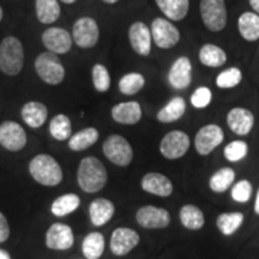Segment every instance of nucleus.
I'll use <instances>...</instances> for the list:
<instances>
[{
	"mask_svg": "<svg viewBox=\"0 0 259 259\" xmlns=\"http://www.w3.org/2000/svg\"><path fill=\"white\" fill-rule=\"evenodd\" d=\"M139 242L138 233L131 228H116L111 238V250L115 255H125Z\"/></svg>",
	"mask_w": 259,
	"mask_h": 259,
	"instance_id": "17",
	"label": "nucleus"
},
{
	"mask_svg": "<svg viewBox=\"0 0 259 259\" xmlns=\"http://www.w3.org/2000/svg\"><path fill=\"white\" fill-rule=\"evenodd\" d=\"M107 178L108 177H107L106 167L99 158L88 156L80 161L77 179L84 192H99L105 187Z\"/></svg>",
	"mask_w": 259,
	"mask_h": 259,
	"instance_id": "1",
	"label": "nucleus"
},
{
	"mask_svg": "<svg viewBox=\"0 0 259 259\" xmlns=\"http://www.w3.org/2000/svg\"><path fill=\"white\" fill-rule=\"evenodd\" d=\"M50 132L57 141H66L70 139L72 134V126H71L70 118L65 114H58L51 120Z\"/></svg>",
	"mask_w": 259,
	"mask_h": 259,
	"instance_id": "35",
	"label": "nucleus"
},
{
	"mask_svg": "<svg viewBox=\"0 0 259 259\" xmlns=\"http://www.w3.org/2000/svg\"><path fill=\"white\" fill-rule=\"evenodd\" d=\"M200 17L204 25L212 32H219L227 24V8L225 0H200Z\"/></svg>",
	"mask_w": 259,
	"mask_h": 259,
	"instance_id": "5",
	"label": "nucleus"
},
{
	"mask_svg": "<svg viewBox=\"0 0 259 259\" xmlns=\"http://www.w3.org/2000/svg\"><path fill=\"white\" fill-rule=\"evenodd\" d=\"M0 259H11L10 258V254L4 250H0Z\"/></svg>",
	"mask_w": 259,
	"mask_h": 259,
	"instance_id": "44",
	"label": "nucleus"
},
{
	"mask_svg": "<svg viewBox=\"0 0 259 259\" xmlns=\"http://www.w3.org/2000/svg\"><path fill=\"white\" fill-rule=\"evenodd\" d=\"M24 65V48L15 36H8L0 44V71L8 76H16Z\"/></svg>",
	"mask_w": 259,
	"mask_h": 259,
	"instance_id": "3",
	"label": "nucleus"
},
{
	"mask_svg": "<svg viewBox=\"0 0 259 259\" xmlns=\"http://www.w3.org/2000/svg\"><path fill=\"white\" fill-rule=\"evenodd\" d=\"M145 85V78L142 73L130 72L122 76L119 80V90L124 95H135L141 92Z\"/></svg>",
	"mask_w": 259,
	"mask_h": 259,
	"instance_id": "33",
	"label": "nucleus"
},
{
	"mask_svg": "<svg viewBox=\"0 0 259 259\" xmlns=\"http://www.w3.org/2000/svg\"><path fill=\"white\" fill-rule=\"evenodd\" d=\"M61 2L65 3V4H73V3H76L77 0H61Z\"/></svg>",
	"mask_w": 259,
	"mask_h": 259,
	"instance_id": "46",
	"label": "nucleus"
},
{
	"mask_svg": "<svg viewBox=\"0 0 259 259\" xmlns=\"http://www.w3.org/2000/svg\"><path fill=\"white\" fill-rule=\"evenodd\" d=\"M242 80V72L238 67H231L222 71L216 78V85L221 89L235 88Z\"/></svg>",
	"mask_w": 259,
	"mask_h": 259,
	"instance_id": "37",
	"label": "nucleus"
},
{
	"mask_svg": "<svg viewBox=\"0 0 259 259\" xmlns=\"http://www.w3.org/2000/svg\"><path fill=\"white\" fill-rule=\"evenodd\" d=\"M248 153V145L244 141H233L227 144L223 154L225 157L231 162H238L244 158Z\"/></svg>",
	"mask_w": 259,
	"mask_h": 259,
	"instance_id": "38",
	"label": "nucleus"
},
{
	"mask_svg": "<svg viewBox=\"0 0 259 259\" xmlns=\"http://www.w3.org/2000/svg\"><path fill=\"white\" fill-rule=\"evenodd\" d=\"M37 76L50 85H58L65 78V67L59 57L52 52H44L35 59Z\"/></svg>",
	"mask_w": 259,
	"mask_h": 259,
	"instance_id": "4",
	"label": "nucleus"
},
{
	"mask_svg": "<svg viewBox=\"0 0 259 259\" xmlns=\"http://www.w3.org/2000/svg\"><path fill=\"white\" fill-rule=\"evenodd\" d=\"M180 221L187 229L198 231L204 226V213L198 206L187 204L180 210Z\"/></svg>",
	"mask_w": 259,
	"mask_h": 259,
	"instance_id": "29",
	"label": "nucleus"
},
{
	"mask_svg": "<svg viewBox=\"0 0 259 259\" xmlns=\"http://www.w3.org/2000/svg\"><path fill=\"white\" fill-rule=\"evenodd\" d=\"M162 14L170 21H181L186 17L190 0H155Z\"/></svg>",
	"mask_w": 259,
	"mask_h": 259,
	"instance_id": "23",
	"label": "nucleus"
},
{
	"mask_svg": "<svg viewBox=\"0 0 259 259\" xmlns=\"http://www.w3.org/2000/svg\"><path fill=\"white\" fill-rule=\"evenodd\" d=\"M250 2L251 8L254 10V12L259 16V0H248Z\"/></svg>",
	"mask_w": 259,
	"mask_h": 259,
	"instance_id": "42",
	"label": "nucleus"
},
{
	"mask_svg": "<svg viewBox=\"0 0 259 259\" xmlns=\"http://www.w3.org/2000/svg\"><path fill=\"white\" fill-rule=\"evenodd\" d=\"M151 37L161 50H169L180 41V31L166 18H156L151 23Z\"/></svg>",
	"mask_w": 259,
	"mask_h": 259,
	"instance_id": "7",
	"label": "nucleus"
},
{
	"mask_svg": "<svg viewBox=\"0 0 259 259\" xmlns=\"http://www.w3.org/2000/svg\"><path fill=\"white\" fill-rule=\"evenodd\" d=\"M100 29L92 17H80L72 28V38L80 48H93L99 42Z\"/></svg>",
	"mask_w": 259,
	"mask_h": 259,
	"instance_id": "8",
	"label": "nucleus"
},
{
	"mask_svg": "<svg viewBox=\"0 0 259 259\" xmlns=\"http://www.w3.org/2000/svg\"><path fill=\"white\" fill-rule=\"evenodd\" d=\"M102 150L105 156L116 166H128L134 158V150L131 145L120 135H111L103 142Z\"/></svg>",
	"mask_w": 259,
	"mask_h": 259,
	"instance_id": "6",
	"label": "nucleus"
},
{
	"mask_svg": "<svg viewBox=\"0 0 259 259\" xmlns=\"http://www.w3.org/2000/svg\"><path fill=\"white\" fill-rule=\"evenodd\" d=\"M242 221H244V215L241 212H225L221 213L216 220V225L222 234L232 235L240 228Z\"/></svg>",
	"mask_w": 259,
	"mask_h": 259,
	"instance_id": "34",
	"label": "nucleus"
},
{
	"mask_svg": "<svg viewBox=\"0 0 259 259\" xmlns=\"http://www.w3.org/2000/svg\"><path fill=\"white\" fill-rule=\"evenodd\" d=\"M223 138H225V134L219 125L209 124L203 126L197 132L196 138H194V147H196L197 153L202 156H206L222 143Z\"/></svg>",
	"mask_w": 259,
	"mask_h": 259,
	"instance_id": "9",
	"label": "nucleus"
},
{
	"mask_svg": "<svg viewBox=\"0 0 259 259\" xmlns=\"http://www.w3.org/2000/svg\"><path fill=\"white\" fill-rule=\"evenodd\" d=\"M83 253L87 259H99L105 250V238L101 233L94 232L85 236L82 245Z\"/></svg>",
	"mask_w": 259,
	"mask_h": 259,
	"instance_id": "30",
	"label": "nucleus"
},
{
	"mask_svg": "<svg viewBox=\"0 0 259 259\" xmlns=\"http://www.w3.org/2000/svg\"><path fill=\"white\" fill-rule=\"evenodd\" d=\"M252 196V185L248 180H240L232 189V198L235 202L246 203Z\"/></svg>",
	"mask_w": 259,
	"mask_h": 259,
	"instance_id": "39",
	"label": "nucleus"
},
{
	"mask_svg": "<svg viewBox=\"0 0 259 259\" xmlns=\"http://www.w3.org/2000/svg\"><path fill=\"white\" fill-rule=\"evenodd\" d=\"M142 189L145 192L168 197L173 192V184L166 176L160 173H148L142 179Z\"/></svg>",
	"mask_w": 259,
	"mask_h": 259,
	"instance_id": "20",
	"label": "nucleus"
},
{
	"mask_svg": "<svg viewBox=\"0 0 259 259\" xmlns=\"http://www.w3.org/2000/svg\"><path fill=\"white\" fill-rule=\"evenodd\" d=\"M199 61L204 66L220 67L226 64L227 54L221 47L212 44H206L199 51Z\"/></svg>",
	"mask_w": 259,
	"mask_h": 259,
	"instance_id": "27",
	"label": "nucleus"
},
{
	"mask_svg": "<svg viewBox=\"0 0 259 259\" xmlns=\"http://www.w3.org/2000/svg\"><path fill=\"white\" fill-rule=\"evenodd\" d=\"M3 16H4V12H3V9H2V6H0V22H2V19H3Z\"/></svg>",
	"mask_w": 259,
	"mask_h": 259,
	"instance_id": "47",
	"label": "nucleus"
},
{
	"mask_svg": "<svg viewBox=\"0 0 259 259\" xmlns=\"http://www.w3.org/2000/svg\"><path fill=\"white\" fill-rule=\"evenodd\" d=\"M238 29L244 40L257 41L259 38V16L255 12H244L238 19Z\"/></svg>",
	"mask_w": 259,
	"mask_h": 259,
	"instance_id": "24",
	"label": "nucleus"
},
{
	"mask_svg": "<svg viewBox=\"0 0 259 259\" xmlns=\"http://www.w3.org/2000/svg\"><path fill=\"white\" fill-rule=\"evenodd\" d=\"M0 144L10 151H19L27 145V134L16 121H4L0 125Z\"/></svg>",
	"mask_w": 259,
	"mask_h": 259,
	"instance_id": "11",
	"label": "nucleus"
},
{
	"mask_svg": "<svg viewBox=\"0 0 259 259\" xmlns=\"http://www.w3.org/2000/svg\"><path fill=\"white\" fill-rule=\"evenodd\" d=\"M29 171L35 181L45 186H57L63 180L60 164L47 154H40L32 158L29 163Z\"/></svg>",
	"mask_w": 259,
	"mask_h": 259,
	"instance_id": "2",
	"label": "nucleus"
},
{
	"mask_svg": "<svg viewBox=\"0 0 259 259\" xmlns=\"http://www.w3.org/2000/svg\"><path fill=\"white\" fill-rule=\"evenodd\" d=\"M212 100L211 90L206 87H200V88L194 90V93L191 96V103L196 108H205L209 106V103Z\"/></svg>",
	"mask_w": 259,
	"mask_h": 259,
	"instance_id": "40",
	"label": "nucleus"
},
{
	"mask_svg": "<svg viewBox=\"0 0 259 259\" xmlns=\"http://www.w3.org/2000/svg\"><path fill=\"white\" fill-rule=\"evenodd\" d=\"M99 139V131L94 127L84 128L72 135L69 139V148L73 151L85 150L94 145Z\"/></svg>",
	"mask_w": 259,
	"mask_h": 259,
	"instance_id": "28",
	"label": "nucleus"
},
{
	"mask_svg": "<svg viewBox=\"0 0 259 259\" xmlns=\"http://www.w3.org/2000/svg\"><path fill=\"white\" fill-rule=\"evenodd\" d=\"M186 102L183 97L177 96L171 99L160 112L157 113V120L164 124L179 120V119L185 114Z\"/></svg>",
	"mask_w": 259,
	"mask_h": 259,
	"instance_id": "26",
	"label": "nucleus"
},
{
	"mask_svg": "<svg viewBox=\"0 0 259 259\" xmlns=\"http://www.w3.org/2000/svg\"><path fill=\"white\" fill-rule=\"evenodd\" d=\"M10 235V227L8 220L2 212H0V242H4L8 240Z\"/></svg>",
	"mask_w": 259,
	"mask_h": 259,
	"instance_id": "41",
	"label": "nucleus"
},
{
	"mask_svg": "<svg viewBox=\"0 0 259 259\" xmlns=\"http://www.w3.org/2000/svg\"><path fill=\"white\" fill-rule=\"evenodd\" d=\"M254 211H255V213H258V215H259V190H258V192H257V197H255Z\"/></svg>",
	"mask_w": 259,
	"mask_h": 259,
	"instance_id": "43",
	"label": "nucleus"
},
{
	"mask_svg": "<svg viewBox=\"0 0 259 259\" xmlns=\"http://www.w3.org/2000/svg\"><path fill=\"white\" fill-rule=\"evenodd\" d=\"M46 245L52 250H69L73 245L72 229L64 223H54L47 231Z\"/></svg>",
	"mask_w": 259,
	"mask_h": 259,
	"instance_id": "16",
	"label": "nucleus"
},
{
	"mask_svg": "<svg viewBox=\"0 0 259 259\" xmlns=\"http://www.w3.org/2000/svg\"><path fill=\"white\" fill-rule=\"evenodd\" d=\"M227 124L235 135L246 136L251 132L254 125V116L248 109L236 107L229 111L227 115Z\"/></svg>",
	"mask_w": 259,
	"mask_h": 259,
	"instance_id": "18",
	"label": "nucleus"
},
{
	"mask_svg": "<svg viewBox=\"0 0 259 259\" xmlns=\"http://www.w3.org/2000/svg\"><path fill=\"white\" fill-rule=\"evenodd\" d=\"M72 35L63 28H48L42 34V42L48 52L54 54H66L72 47Z\"/></svg>",
	"mask_w": 259,
	"mask_h": 259,
	"instance_id": "12",
	"label": "nucleus"
},
{
	"mask_svg": "<svg viewBox=\"0 0 259 259\" xmlns=\"http://www.w3.org/2000/svg\"><path fill=\"white\" fill-rule=\"evenodd\" d=\"M138 225L147 229L166 228L170 222L169 212L166 209L156 208L153 205H145L137 211L136 215Z\"/></svg>",
	"mask_w": 259,
	"mask_h": 259,
	"instance_id": "13",
	"label": "nucleus"
},
{
	"mask_svg": "<svg viewBox=\"0 0 259 259\" xmlns=\"http://www.w3.org/2000/svg\"><path fill=\"white\" fill-rule=\"evenodd\" d=\"M235 179V171L229 167L221 168V169L216 171L213 176L210 178L209 186L213 192H225L232 186Z\"/></svg>",
	"mask_w": 259,
	"mask_h": 259,
	"instance_id": "32",
	"label": "nucleus"
},
{
	"mask_svg": "<svg viewBox=\"0 0 259 259\" xmlns=\"http://www.w3.org/2000/svg\"><path fill=\"white\" fill-rule=\"evenodd\" d=\"M35 11L42 24L54 23L61 14L58 0H35Z\"/></svg>",
	"mask_w": 259,
	"mask_h": 259,
	"instance_id": "25",
	"label": "nucleus"
},
{
	"mask_svg": "<svg viewBox=\"0 0 259 259\" xmlns=\"http://www.w3.org/2000/svg\"><path fill=\"white\" fill-rule=\"evenodd\" d=\"M190 148V138L183 131H170L162 138L160 151L168 160L183 157Z\"/></svg>",
	"mask_w": 259,
	"mask_h": 259,
	"instance_id": "10",
	"label": "nucleus"
},
{
	"mask_svg": "<svg viewBox=\"0 0 259 259\" xmlns=\"http://www.w3.org/2000/svg\"><path fill=\"white\" fill-rule=\"evenodd\" d=\"M112 118L119 124H137L142 118L141 105L136 101L118 103L112 108Z\"/></svg>",
	"mask_w": 259,
	"mask_h": 259,
	"instance_id": "19",
	"label": "nucleus"
},
{
	"mask_svg": "<svg viewBox=\"0 0 259 259\" xmlns=\"http://www.w3.org/2000/svg\"><path fill=\"white\" fill-rule=\"evenodd\" d=\"M128 38L132 50L142 57H148L151 52V31L143 22H136L128 29Z\"/></svg>",
	"mask_w": 259,
	"mask_h": 259,
	"instance_id": "14",
	"label": "nucleus"
},
{
	"mask_svg": "<svg viewBox=\"0 0 259 259\" xmlns=\"http://www.w3.org/2000/svg\"><path fill=\"white\" fill-rule=\"evenodd\" d=\"M115 208L114 204L111 200L105 198H97L92 202L89 206L90 219H92L93 225L97 227L106 225L114 215Z\"/></svg>",
	"mask_w": 259,
	"mask_h": 259,
	"instance_id": "22",
	"label": "nucleus"
},
{
	"mask_svg": "<svg viewBox=\"0 0 259 259\" xmlns=\"http://www.w3.org/2000/svg\"><path fill=\"white\" fill-rule=\"evenodd\" d=\"M169 84L177 90L186 89L192 82V65L187 57H180L174 61L168 72Z\"/></svg>",
	"mask_w": 259,
	"mask_h": 259,
	"instance_id": "15",
	"label": "nucleus"
},
{
	"mask_svg": "<svg viewBox=\"0 0 259 259\" xmlns=\"http://www.w3.org/2000/svg\"><path fill=\"white\" fill-rule=\"evenodd\" d=\"M80 199L77 194L74 193H67L64 196H60L59 198L54 200L52 204V212L56 216L63 218L74 211L79 206Z\"/></svg>",
	"mask_w": 259,
	"mask_h": 259,
	"instance_id": "31",
	"label": "nucleus"
},
{
	"mask_svg": "<svg viewBox=\"0 0 259 259\" xmlns=\"http://www.w3.org/2000/svg\"><path fill=\"white\" fill-rule=\"evenodd\" d=\"M92 77L94 87L97 92L106 93L111 88V76L105 65L95 64L92 70Z\"/></svg>",
	"mask_w": 259,
	"mask_h": 259,
	"instance_id": "36",
	"label": "nucleus"
},
{
	"mask_svg": "<svg viewBox=\"0 0 259 259\" xmlns=\"http://www.w3.org/2000/svg\"><path fill=\"white\" fill-rule=\"evenodd\" d=\"M21 115L28 126H30L32 128H38L46 122L48 109L42 102L30 101L23 106Z\"/></svg>",
	"mask_w": 259,
	"mask_h": 259,
	"instance_id": "21",
	"label": "nucleus"
},
{
	"mask_svg": "<svg viewBox=\"0 0 259 259\" xmlns=\"http://www.w3.org/2000/svg\"><path fill=\"white\" fill-rule=\"evenodd\" d=\"M103 3H106V4H115V3H118L119 0H102Z\"/></svg>",
	"mask_w": 259,
	"mask_h": 259,
	"instance_id": "45",
	"label": "nucleus"
}]
</instances>
